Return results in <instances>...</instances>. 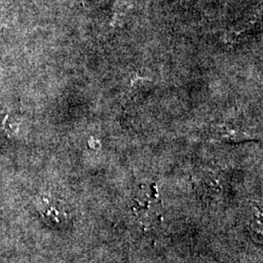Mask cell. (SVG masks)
Here are the masks:
<instances>
[{"label":"cell","instance_id":"1","mask_svg":"<svg viewBox=\"0 0 263 263\" xmlns=\"http://www.w3.org/2000/svg\"><path fill=\"white\" fill-rule=\"evenodd\" d=\"M135 214L140 217L143 224L157 222L161 216V203L159 194L155 185H141L138 194L135 196Z\"/></svg>","mask_w":263,"mask_h":263}]
</instances>
